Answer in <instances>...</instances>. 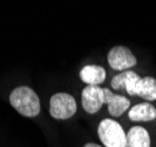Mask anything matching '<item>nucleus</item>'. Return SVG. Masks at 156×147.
I'll use <instances>...</instances> for the list:
<instances>
[{"label": "nucleus", "instance_id": "nucleus-1", "mask_svg": "<svg viewBox=\"0 0 156 147\" xmlns=\"http://www.w3.org/2000/svg\"><path fill=\"white\" fill-rule=\"evenodd\" d=\"M9 102L18 113L27 118H34L40 114V98L28 86H19L9 94Z\"/></svg>", "mask_w": 156, "mask_h": 147}, {"label": "nucleus", "instance_id": "nucleus-2", "mask_svg": "<svg viewBox=\"0 0 156 147\" xmlns=\"http://www.w3.org/2000/svg\"><path fill=\"white\" fill-rule=\"evenodd\" d=\"M98 137L105 147H126L127 132L113 118L102 119L98 126Z\"/></svg>", "mask_w": 156, "mask_h": 147}, {"label": "nucleus", "instance_id": "nucleus-3", "mask_svg": "<svg viewBox=\"0 0 156 147\" xmlns=\"http://www.w3.org/2000/svg\"><path fill=\"white\" fill-rule=\"evenodd\" d=\"M78 111V104L73 95L65 92H58L51 97L49 114L56 120L70 119Z\"/></svg>", "mask_w": 156, "mask_h": 147}, {"label": "nucleus", "instance_id": "nucleus-4", "mask_svg": "<svg viewBox=\"0 0 156 147\" xmlns=\"http://www.w3.org/2000/svg\"><path fill=\"white\" fill-rule=\"evenodd\" d=\"M126 147H156V123L133 125L127 131Z\"/></svg>", "mask_w": 156, "mask_h": 147}, {"label": "nucleus", "instance_id": "nucleus-5", "mask_svg": "<svg viewBox=\"0 0 156 147\" xmlns=\"http://www.w3.org/2000/svg\"><path fill=\"white\" fill-rule=\"evenodd\" d=\"M107 61L112 70L120 73L134 68L137 65V58L129 47L117 45L109 50L107 54Z\"/></svg>", "mask_w": 156, "mask_h": 147}, {"label": "nucleus", "instance_id": "nucleus-6", "mask_svg": "<svg viewBox=\"0 0 156 147\" xmlns=\"http://www.w3.org/2000/svg\"><path fill=\"white\" fill-rule=\"evenodd\" d=\"M81 104L88 114L98 113L106 104L105 88L100 86H86L81 92Z\"/></svg>", "mask_w": 156, "mask_h": 147}, {"label": "nucleus", "instance_id": "nucleus-7", "mask_svg": "<svg viewBox=\"0 0 156 147\" xmlns=\"http://www.w3.org/2000/svg\"><path fill=\"white\" fill-rule=\"evenodd\" d=\"M140 79L141 75L139 73H136L135 71L128 70L125 72H120L112 78L110 86L115 93L125 92L129 97H136V87Z\"/></svg>", "mask_w": 156, "mask_h": 147}, {"label": "nucleus", "instance_id": "nucleus-8", "mask_svg": "<svg viewBox=\"0 0 156 147\" xmlns=\"http://www.w3.org/2000/svg\"><path fill=\"white\" fill-rule=\"evenodd\" d=\"M128 119L135 125L156 123V107L148 101L136 104L128 111Z\"/></svg>", "mask_w": 156, "mask_h": 147}, {"label": "nucleus", "instance_id": "nucleus-9", "mask_svg": "<svg viewBox=\"0 0 156 147\" xmlns=\"http://www.w3.org/2000/svg\"><path fill=\"white\" fill-rule=\"evenodd\" d=\"M106 94V105L108 108V113L113 118H120L123 113L128 112L132 107V101L122 94H117L110 88H105Z\"/></svg>", "mask_w": 156, "mask_h": 147}, {"label": "nucleus", "instance_id": "nucleus-10", "mask_svg": "<svg viewBox=\"0 0 156 147\" xmlns=\"http://www.w3.org/2000/svg\"><path fill=\"white\" fill-rule=\"evenodd\" d=\"M79 77L87 86H100L106 81L107 72L100 65H86L80 70Z\"/></svg>", "mask_w": 156, "mask_h": 147}, {"label": "nucleus", "instance_id": "nucleus-11", "mask_svg": "<svg viewBox=\"0 0 156 147\" xmlns=\"http://www.w3.org/2000/svg\"><path fill=\"white\" fill-rule=\"evenodd\" d=\"M136 97L148 102L156 100V78L151 75L141 77L136 87Z\"/></svg>", "mask_w": 156, "mask_h": 147}, {"label": "nucleus", "instance_id": "nucleus-12", "mask_svg": "<svg viewBox=\"0 0 156 147\" xmlns=\"http://www.w3.org/2000/svg\"><path fill=\"white\" fill-rule=\"evenodd\" d=\"M83 147H105L102 145H99V144H95V142H87Z\"/></svg>", "mask_w": 156, "mask_h": 147}]
</instances>
